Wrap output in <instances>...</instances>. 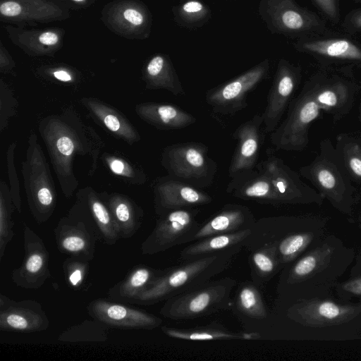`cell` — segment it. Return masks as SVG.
<instances>
[{
    "mask_svg": "<svg viewBox=\"0 0 361 361\" xmlns=\"http://www.w3.org/2000/svg\"><path fill=\"white\" fill-rule=\"evenodd\" d=\"M4 29L10 41L32 57H54L63 45L62 27L36 29L7 24Z\"/></svg>",
    "mask_w": 361,
    "mask_h": 361,
    "instance_id": "ac0fdd59",
    "label": "cell"
},
{
    "mask_svg": "<svg viewBox=\"0 0 361 361\" xmlns=\"http://www.w3.org/2000/svg\"><path fill=\"white\" fill-rule=\"evenodd\" d=\"M313 238L314 234L312 232H298L283 237L252 242L254 243L247 247L251 248L264 243L271 244L275 247L277 259L282 269L298 257L310 244Z\"/></svg>",
    "mask_w": 361,
    "mask_h": 361,
    "instance_id": "d6a6232c",
    "label": "cell"
},
{
    "mask_svg": "<svg viewBox=\"0 0 361 361\" xmlns=\"http://www.w3.org/2000/svg\"><path fill=\"white\" fill-rule=\"evenodd\" d=\"M24 258L20 267L11 273L13 283L25 289L41 288L51 277L49 254L43 240L26 224H23Z\"/></svg>",
    "mask_w": 361,
    "mask_h": 361,
    "instance_id": "8fae6325",
    "label": "cell"
},
{
    "mask_svg": "<svg viewBox=\"0 0 361 361\" xmlns=\"http://www.w3.org/2000/svg\"><path fill=\"white\" fill-rule=\"evenodd\" d=\"M162 270L143 264L134 267L123 280L109 288L108 298L118 302L133 304L137 297L161 274Z\"/></svg>",
    "mask_w": 361,
    "mask_h": 361,
    "instance_id": "484cf974",
    "label": "cell"
},
{
    "mask_svg": "<svg viewBox=\"0 0 361 361\" xmlns=\"http://www.w3.org/2000/svg\"><path fill=\"white\" fill-rule=\"evenodd\" d=\"M109 328L98 320L86 319L61 332L58 341L68 343L104 342L108 339Z\"/></svg>",
    "mask_w": 361,
    "mask_h": 361,
    "instance_id": "e575fe53",
    "label": "cell"
},
{
    "mask_svg": "<svg viewBox=\"0 0 361 361\" xmlns=\"http://www.w3.org/2000/svg\"><path fill=\"white\" fill-rule=\"evenodd\" d=\"M321 107L312 94H303L290 104L287 118L271 133L276 150H300L307 143V130Z\"/></svg>",
    "mask_w": 361,
    "mask_h": 361,
    "instance_id": "9c48e42d",
    "label": "cell"
},
{
    "mask_svg": "<svg viewBox=\"0 0 361 361\" xmlns=\"http://www.w3.org/2000/svg\"><path fill=\"white\" fill-rule=\"evenodd\" d=\"M236 285L231 277L209 281L165 300L160 314L170 319H192L207 317L231 305V295Z\"/></svg>",
    "mask_w": 361,
    "mask_h": 361,
    "instance_id": "277c9868",
    "label": "cell"
},
{
    "mask_svg": "<svg viewBox=\"0 0 361 361\" xmlns=\"http://www.w3.org/2000/svg\"><path fill=\"white\" fill-rule=\"evenodd\" d=\"M109 207L121 238L133 237L140 228L143 209L128 196L118 193H101Z\"/></svg>",
    "mask_w": 361,
    "mask_h": 361,
    "instance_id": "d4e9b609",
    "label": "cell"
},
{
    "mask_svg": "<svg viewBox=\"0 0 361 361\" xmlns=\"http://www.w3.org/2000/svg\"><path fill=\"white\" fill-rule=\"evenodd\" d=\"M248 257L253 282L262 286L269 282L281 269L275 247L270 243H264L250 248Z\"/></svg>",
    "mask_w": 361,
    "mask_h": 361,
    "instance_id": "4dcf8cb0",
    "label": "cell"
},
{
    "mask_svg": "<svg viewBox=\"0 0 361 361\" xmlns=\"http://www.w3.org/2000/svg\"><path fill=\"white\" fill-rule=\"evenodd\" d=\"M265 74L257 67L238 78L207 90L205 101L215 114L233 115L247 106V95L261 82Z\"/></svg>",
    "mask_w": 361,
    "mask_h": 361,
    "instance_id": "9a60e30c",
    "label": "cell"
},
{
    "mask_svg": "<svg viewBox=\"0 0 361 361\" xmlns=\"http://www.w3.org/2000/svg\"><path fill=\"white\" fill-rule=\"evenodd\" d=\"M76 195L87 205L98 228L100 242L109 245L116 244L121 238L113 216L101 193L87 186L79 190Z\"/></svg>",
    "mask_w": 361,
    "mask_h": 361,
    "instance_id": "f1b7e54d",
    "label": "cell"
},
{
    "mask_svg": "<svg viewBox=\"0 0 361 361\" xmlns=\"http://www.w3.org/2000/svg\"><path fill=\"white\" fill-rule=\"evenodd\" d=\"M152 190L157 216L170 210L202 206L213 201L202 189L169 175L156 178L152 183Z\"/></svg>",
    "mask_w": 361,
    "mask_h": 361,
    "instance_id": "2e32d148",
    "label": "cell"
},
{
    "mask_svg": "<svg viewBox=\"0 0 361 361\" xmlns=\"http://www.w3.org/2000/svg\"><path fill=\"white\" fill-rule=\"evenodd\" d=\"M307 49L328 56L361 60V50L345 39L316 41L305 44Z\"/></svg>",
    "mask_w": 361,
    "mask_h": 361,
    "instance_id": "74e56055",
    "label": "cell"
},
{
    "mask_svg": "<svg viewBox=\"0 0 361 361\" xmlns=\"http://www.w3.org/2000/svg\"><path fill=\"white\" fill-rule=\"evenodd\" d=\"M243 245L166 268L133 304L151 305L194 289L226 269Z\"/></svg>",
    "mask_w": 361,
    "mask_h": 361,
    "instance_id": "7a4b0ae2",
    "label": "cell"
},
{
    "mask_svg": "<svg viewBox=\"0 0 361 361\" xmlns=\"http://www.w3.org/2000/svg\"><path fill=\"white\" fill-rule=\"evenodd\" d=\"M270 180L281 204L301 202L302 197L300 184L296 175L281 159L267 156L257 163L256 168Z\"/></svg>",
    "mask_w": 361,
    "mask_h": 361,
    "instance_id": "7402d4cb",
    "label": "cell"
},
{
    "mask_svg": "<svg viewBox=\"0 0 361 361\" xmlns=\"http://www.w3.org/2000/svg\"><path fill=\"white\" fill-rule=\"evenodd\" d=\"M74 8H87L92 6L96 0H66ZM71 7V6H70Z\"/></svg>",
    "mask_w": 361,
    "mask_h": 361,
    "instance_id": "f907efd6",
    "label": "cell"
},
{
    "mask_svg": "<svg viewBox=\"0 0 361 361\" xmlns=\"http://www.w3.org/2000/svg\"><path fill=\"white\" fill-rule=\"evenodd\" d=\"M322 10L330 17L334 18L336 15V8L334 0H315Z\"/></svg>",
    "mask_w": 361,
    "mask_h": 361,
    "instance_id": "c3c4849f",
    "label": "cell"
},
{
    "mask_svg": "<svg viewBox=\"0 0 361 361\" xmlns=\"http://www.w3.org/2000/svg\"><path fill=\"white\" fill-rule=\"evenodd\" d=\"M208 151V147L201 142L172 144L163 149L161 164L171 177L204 189L212 185L218 169Z\"/></svg>",
    "mask_w": 361,
    "mask_h": 361,
    "instance_id": "5b68a950",
    "label": "cell"
},
{
    "mask_svg": "<svg viewBox=\"0 0 361 361\" xmlns=\"http://www.w3.org/2000/svg\"><path fill=\"white\" fill-rule=\"evenodd\" d=\"M295 82L293 74L285 70L279 73L274 81L262 114L265 134L271 133L277 128L295 90Z\"/></svg>",
    "mask_w": 361,
    "mask_h": 361,
    "instance_id": "cb8c5ba5",
    "label": "cell"
},
{
    "mask_svg": "<svg viewBox=\"0 0 361 361\" xmlns=\"http://www.w3.org/2000/svg\"><path fill=\"white\" fill-rule=\"evenodd\" d=\"M16 66V63L8 49L0 41V72L11 73Z\"/></svg>",
    "mask_w": 361,
    "mask_h": 361,
    "instance_id": "f6af8a7d",
    "label": "cell"
},
{
    "mask_svg": "<svg viewBox=\"0 0 361 361\" xmlns=\"http://www.w3.org/2000/svg\"><path fill=\"white\" fill-rule=\"evenodd\" d=\"M361 1V0H360Z\"/></svg>",
    "mask_w": 361,
    "mask_h": 361,
    "instance_id": "db71d44e",
    "label": "cell"
},
{
    "mask_svg": "<svg viewBox=\"0 0 361 361\" xmlns=\"http://www.w3.org/2000/svg\"><path fill=\"white\" fill-rule=\"evenodd\" d=\"M102 160L113 174L128 184L142 185L147 180V175L141 166L118 155L104 152Z\"/></svg>",
    "mask_w": 361,
    "mask_h": 361,
    "instance_id": "8d00e7d4",
    "label": "cell"
},
{
    "mask_svg": "<svg viewBox=\"0 0 361 361\" xmlns=\"http://www.w3.org/2000/svg\"><path fill=\"white\" fill-rule=\"evenodd\" d=\"M49 320L42 305L31 299L14 300L0 295V330L32 333L48 329Z\"/></svg>",
    "mask_w": 361,
    "mask_h": 361,
    "instance_id": "e0dca14e",
    "label": "cell"
},
{
    "mask_svg": "<svg viewBox=\"0 0 361 361\" xmlns=\"http://www.w3.org/2000/svg\"><path fill=\"white\" fill-rule=\"evenodd\" d=\"M284 25L290 29H299L303 25L302 17L294 11H287L282 16Z\"/></svg>",
    "mask_w": 361,
    "mask_h": 361,
    "instance_id": "bcb514c9",
    "label": "cell"
},
{
    "mask_svg": "<svg viewBox=\"0 0 361 361\" xmlns=\"http://www.w3.org/2000/svg\"><path fill=\"white\" fill-rule=\"evenodd\" d=\"M16 146V142H11L7 148L6 157L10 192L16 209L19 214H20L22 212V200L20 196V182L14 163Z\"/></svg>",
    "mask_w": 361,
    "mask_h": 361,
    "instance_id": "b9f144b4",
    "label": "cell"
},
{
    "mask_svg": "<svg viewBox=\"0 0 361 361\" xmlns=\"http://www.w3.org/2000/svg\"><path fill=\"white\" fill-rule=\"evenodd\" d=\"M342 289L347 293L356 295H361V277L355 278L345 282Z\"/></svg>",
    "mask_w": 361,
    "mask_h": 361,
    "instance_id": "7dc6e473",
    "label": "cell"
},
{
    "mask_svg": "<svg viewBox=\"0 0 361 361\" xmlns=\"http://www.w3.org/2000/svg\"><path fill=\"white\" fill-rule=\"evenodd\" d=\"M37 73L46 79L67 84H73L79 80L77 70L65 64L43 65L37 69Z\"/></svg>",
    "mask_w": 361,
    "mask_h": 361,
    "instance_id": "60d3db41",
    "label": "cell"
},
{
    "mask_svg": "<svg viewBox=\"0 0 361 361\" xmlns=\"http://www.w3.org/2000/svg\"><path fill=\"white\" fill-rule=\"evenodd\" d=\"M343 96L344 93L339 92L338 88L327 87L317 92L313 97L321 108L326 109L337 106Z\"/></svg>",
    "mask_w": 361,
    "mask_h": 361,
    "instance_id": "7bdbcfd3",
    "label": "cell"
},
{
    "mask_svg": "<svg viewBox=\"0 0 361 361\" xmlns=\"http://www.w3.org/2000/svg\"><path fill=\"white\" fill-rule=\"evenodd\" d=\"M16 207L9 186L3 180L0 182V260L8 244L14 235L13 214Z\"/></svg>",
    "mask_w": 361,
    "mask_h": 361,
    "instance_id": "d590c367",
    "label": "cell"
},
{
    "mask_svg": "<svg viewBox=\"0 0 361 361\" xmlns=\"http://www.w3.org/2000/svg\"><path fill=\"white\" fill-rule=\"evenodd\" d=\"M56 245L61 253L91 261L95 255L98 228L85 201L76 195V201L54 229Z\"/></svg>",
    "mask_w": 361,
    "mask_h": 361,
    "instance_id": "8992f818",
    "label": "cell"
},
{
    "mask_svg": "<svg viewBox=\"0 0 361 361\" xmlns=\"http://www.w3.org/2000/svg\"><path fill=\"white\" fill-rule=\"evenodd\" d=\"M87 310L92 319L110 328L152 330L162 323V319L153 314L104 298L93 300Z\"/></svg>",
    "mask_w": 361,
    "mask_h": 361,
    "instance_id": "5bb4252c",
    "label": "cell"
},
{
    "mask_svg": "<svg viewBox=\"0 0 361 361\" xmlns=\"http://www.w3.org/2000/svg\"><path fill=\"white\" fill-rule=\"evenodd\" d=\"M354 24L357 27L361 28V12L358 13L354 17Z\"/></svg>",
    "mask_w": 361,
    "mask_h": 361,
    "instance_id": "f5cc1de1",
    "label": "cell"
},
{
    "mask_svg": "<svg viewBox=\"0 0 361 361\" xmlns=\"http://www.w3.org/2000/svg\"><path fill=\"white\" fill-rule=\"evenodd\" d=\"M80 103L92 120L113 136L133 145L141 140L136 128L121 111L92 97H83Z\"/></svg>",
    "mask_w": 361,
    "mask_h": 361,
    "instance_id": "d6986e66",
    "label": "cell"
},
{
    "mask_svg": "<svg viewBox=\"0 0 361 361\" xmlns=\"http://www.w3.org/2000/svg\"><path fill=\"white\" fill-rule=\"evenodd\" d=\"M316 178L321 187L326 190L331 191L336 188V179L334 173L324 166L317 170Z\"/></svg>",
    "mask_w": 361,
    "mask_h": 361,
    "instance_id": "ee69618b",
    "label": "cell"
},
{
    "mask_svg": "<svg viewBox=\"0 0 361 361\" xmlns=\"http://www.w3.org/2000/svg\"><path fill=\"white\" fill-rule=\"evenodd\" d=\"M135 111L139 118L159 130L181 129L197 121L192 114L170 103L143 102L137 104Z\"/></svg>",
    "mask_w": 361,
    "mask_h": 361,
    "instance_id": "44dd1931",
    "label": "cell"
},
{
    "mask_svg": "<svg viewBox=\"0 0 361 361\" xmlns=\"http://www.w3.org/2000/svg\"><path fill=\"white\" fill-rule=\"evenodd\" d=\"M251 210L246 206L226 204L216 214L200 224L194 241L217 234L252 228L255 224Z\"/></svg>",
    "mask_w": 361,
    "mask_h": 361,
    "instance_id": "ffe728a7",
    "label": "cell"
},
{
    "mask_svg": "<svg viewBox=\"0 0 361 361\" xmlns=\"http://www.w3.org/2000/svg\"><path fill=\"white\" fill-rule=\"evenodd\" d=\"M252 233V228L237 232L210 235L196 240L185 248L179 255L182 262L194 260L243 245Z\"/></svg>",
    "mask_w": 361,
    "mask_h": 361,
    "instance_id": "4316f807",
    "label": "cell"
},
{
    "mask_svg": "<svg viewBox=\"0 0 361 361\" xmlns=\"http://www.w3.org/2000/svg\"><path fill=\"white\" fill-rule=\"evenodd\" d=\"M183 10L188 13L198 12L202 8V5L197 1H189L183 5Z\"/></svg>",
    "mask_w": 361,
    "mask_h": 361,
    "instance_id": "816d5d0a",
    "label": "cell"
},
{
    "mask_svg": "<svg viewBox=\"0 0 361 361\" xmlns=\"http://www.w3.org/2000/svg\"><path fill=\"white\" fill-rule=\"evenodd\" d=\"M262 114H256L233 133L237 145L228 167L231 179L246 175L256 168L265 137Z\"/></svg>",
    "mask_w": 361,
    "mask_h": 361,
    "instance_id": "4fadbf2b",
    "label": "cell"
},
{
    "mask_svg": "<svg viewBox=\"0 0 361 361\" xmlns=\"http://www.w3.org/2000/svg\"><path fill=\"white\" fill-rule=\"evenodd\" d=\"M100 19L106 27L127 39H141L148 30V16L139 0H113L101 11Z\"/></svg>",
    "mask_w": 361,
    "mask_h": 361,
    "instance_id": "7c38bea8",
    "label": "cell"
},
{
    "mask_svg": "<svg viewBox=\"0 0 361 361\" xmlns=\"http://www.w3.org/2000/svg\"><path fill=\"white\" fill-rule=\"evenodd\" d=\"M62 269L69 287L75 290L85 287L90 269L89 261L70 256L63 261Z\"/></svg>",
    "mask_w": 361,
    "mask_h": 361,
    "instance_id": "f35d334b",
    "label": "cell"
},
{
    "mask_svg": "<svg viewBox=\"0 0 361 361\" xmlns=\"http://www.w3.org/2000/svg\"><path fill=\"white\" fill-rule=\"evenodd\" d=\"M348 164L353 173L361 177V157L355 155L351 156L348 159Z\"/></svg>",
    "mask_w": 361,
    "mask_h": 361,
    "instance_id": "681fc988",
    "label": "cell"
},
{
    "mask_svg": "<svg viewBox=\"0 0 361 361\" xmlns=\"http://www.w3.org/2000/svg\"><path fill=\"white\" fill-rule=\"evenodd\" d=\"M361 315V302L340 305L328 300H302L288 310V317L307 327L342 326Z\"/></svg>",
    "mask_w": 361,
    "mask_h": 361,
    "instance_id": "30bf717a",
    "label": "cell"
},
{
    "mask_svg": "<svg viewBox=\"0 0 361 361\" xmlns=\"http://www.w3.org/2000/svg\"><path fill=\"white\" fill-rule=\"evenodd\" d=\"M66 0H0V20L27 27L63 21L71 17Z\"/></svg>",
    "mask_w": 361,
    "mask_h": 361,
    "instance_id": "ba28073f",
    "label": "cell"
},
{
    "mask_svg": "<svg viewBox=\"0 0 361 361\" xmlns=\"http://www.w3.org/2000/svg\"><path fill=\"white\" fill-rule=\"evenodd\" d=\"M235 306L240 314L250 319L262 320L267 318L268 310L257 285L244 282L235 292Z\"/></svg>",
    "mask_w": 361,
    "mask_h": 361,
    "instance_id": "836d02e7",
    "label": "cell"
},
{
    "mask_svg": "<svg viewBox=\"0 0 361 361\" xmlns=\"http://www.w3.org/2000/svg\"><path fill=\"white\" fill-rule=\"evenodd\" d=\"M21 173L30 213L38 224L44 223L56 209L57 192L49 163L35 132L27 138Z\"/></svg>",
    "mask_w": 361,
    "mask_h": 361,
    "instance_id": "3957f363",
    "label": "cell"
},
{
    "mask_svg": "<svg viewBox=\"0 0 361 361\" xmlns=\"http://www.w3.org/2000/svg\"><path fill=\"white\" fill-rule=\"evenodd\" d=\"M142 78L149 90L164 89L175 96L185 94L178 79L169 71L161 56H155L147 62L142 71Z\"/></svg>",
    "mask_w": 361,
    "mask_h": 361,
    "instance_id": "1f68e13d",
    "label": "cell"
},
{
    "mask_svg": "<svg viewBox=\"0 0 361 361\" xmlns=\"http://www.w3.org/2000/svg\"><path fill=\"white\" fill-rule=\"evenodd\" d=\"M226 192L243 200L274 206L281 204L270 180L256 169L246 175L231 179Z\"/></svg>",
    "mask_w": 361,
    "mask_h": 361,
    "instance_id": "603a6c76",
    "label": "cell"
},
{
    "mask_svg": "<svg viewBox=\"0 0 361 361\" xmlns=\"http://www.w3.org/2000/svg\"><path fill=\"white\" fill-rule=\"evenodd\" d=\"M18 106L17 98L11 87L1 78L0 80V132L7 128L9 119L13 117Z\"/></svg>",
    "mask_w": 361,
    "mask_h": 361,
    "instance_id": "ab89813d",
    "label": "cell"
},
{
    "mask_svg": "<svg viewBox=\"0 0 361 361\" xmlns=\"http://www.w3.org/2000/svg\"><path fill=\"white\" fill-rule=\"evenodd\" d=\"M334 248L325 243L298 259L290 269L286 282L294 285L310 281L331 266Z\"/></svg>",
    "mask_w": 361,
    "mask_h": 361,
    "instance_id": "f546056e",
    "label": "cell"
},
{
    "mask_svg": "<svg viewBox=\"0 0 361 361\" xmlns=\"http://www.w3.org/2000/svg\"><path fill=\"white\" fill-rule=\"evenodd\" d=\"M161 330L169 337L195 341L235 339L252 340L260 337L259 334L255 333L237 332L229 330L216 322L187 329L163 326L161 327Z\"/></svg>",
    "mask_w": 361,
    "mask_h": 361,
    "instance_id": "83f0119b",
    "label": "cell"
},
{
    "mask_svg": "<svg viewBox=\"0 0 361 361\" xmlns=\"http://www.w3.org/2000/svg\"><path fill=\"white\" fill-rule=\"evenodd\" d=\"M200 212L195 207L181 208L157 216L154 229L141 245L142 254L155 255L193 242L201 224L197 219Z\"/></svg>",
    "mask_w": 361,
    "mask_h": 361,
    "instance_id": "52a82bcc",
    "label": "cell"
},
{
    "mask_svg": "<svg viewBox=\"0 0 361 361\" xmlns=\"http://www.w3.org/2000/svg\"><path fill=\"white\" fill-rule=\"evenodd\" d=\"M38 131L61 190L66 198H70L79 185L74 171L75 159L88 157L92 164L87 174L92 176L104 143L94 129L71 108L44 117L39 122Z\"/></svg>",
    "mask_w": 361,
    "mask_h": 361,
    "instance_id": "6da1fadb",
    "label": "cell"
}]
</instances>
